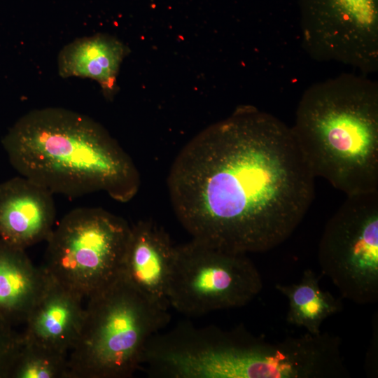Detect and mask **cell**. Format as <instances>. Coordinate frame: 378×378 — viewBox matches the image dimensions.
<instances>
[{
  "instance_id": "6da1fadb",
  "label": "cell",
  "mask_w": 378,
  "mask_h": 378,
  "mask_svg": "<svg viewBox=\"0 0 378 378\" xmlns=\"http://www.w3.org/2000/svg\"><path fill=\"white\" fill-rule=\"evenodd\" d=\"M315 178L290 127L244 106L189 141L167 182L192 239L246 254L270 251L293 234L312 202Z\"/></svg>"
},
{
  "instance_id": "7a4b0ae2",
  "label": "cell",
  "mask_w": 378,
  "mask_h": 378,
  "mask_svg": "<svg viewBox=\"0 0 378 378\" xmlns=\"http://www.w3.org/2000/svg\"><path fill=\"white\" fill-rule=\"evenodd\" d=\"M12 167L52 194L76 197L104 192L120 202L141 180L130 155L99 122L59 107L31 110L1 140Z\"/></svg>"
},
{
  "instance_id": "3957f363",
  "label": "cell",
  "mask_w": 378,
  "mask_h": 378,
  "mask_svg": "<svg viewBox=\"0 0 378 378\" xmlns=\"http://www.w3.org/2000/svg\"><path fill=\"white\" fill-rule=\"evenodd\" d=\"M313 174L346 195L378 191V84L344 73L312 85L290 127Z\"/></svg>"
},
{
  "instance_id": "277c9868",
  "label": "cell",
  "mask_w": 378,
  "mask_h": 378,
  "mask_svg": "<svg viewBox=\"0 0 378 378\" xmlns=\"http://www.w3.org/2000/svg\"><path fill=\"white\" fill-rule=\"evenodd\" d=\"M123 275L88 298L68 358L69 378H128L140 368L147 342L169 322Z\"/></svg>"
},
{
  "instance_id": "5b68a950",
  "label": "cell",
  "mask_w": 378,
  "mask_h": 378,
  "mask_svg": "<svg viewBox=\"0 0 378 378\" xmlns=\"http://www.w3.org/2000/svg\"><path fill=\"white\" fill-rule=\"evenodd\" d=\"M130 232L124 218L105 209H73L47 239L42 267L53 280L88 298L121 275Z\"/></svg>"
},
{
  "instance_id": "8992f818",
  "label": "cell",
  "mask_w": 378,
  "mask_h": 378,
  "mask_svg": "<svg viewBox=\"0 0 378 378\" xmlns=\"http://www.w3.org/2000/svg\"><path fill=\"white\" fill-rule=\"evenodd\" d=\"M260 274L246 254L192 239L175 247L169 305L188 316L241 307L260 292Z\"/></svg>"
},
{
  "instance_id": "52a82bcc",
  "label": "cell",
  "mask_w": 378,
  "mask_h": 378,
  "mask_svg": "<svg viewBox=\"0 0 378 378\" xmlns=\"http://www.w3.org/2000/svg\"><path fill=\"white\" fill-rule=\"evenodd\" d=\"M318 259L342 298L377 302L378 191L347 195L325 226Z\"/></svg>"
},
{
  "instance_id": "ba28073f",
  "label": "cell",
  "mask_w": 378,
  "mask_h": 378,
  "mask_svg": "<svg viewBox=\"0 0 378 378\" xmlns=\"http://www.w3.org/2000/svg\"><path fill=\"white\" fill-rule=\"evenodd\" d=\"M301 42L314 60L378 70V0H298Z\"/></svg>"
},
{
  "instance_id": "9c48e42d",
  "label": "cell",
  "mask_w": 378,
  "mask_h": 378,
  "mask_svg": "<svg viewBox=\"0 0 378 378\" xmlns=\"http://www.w3.org/2000/svg\"><path fill=\"white\" fill-rule=\"evenodd\" d=\"M52 195L21 176L0 183V238L22 249L47 241L56 217Z\"/></svg>"
},
{
  "instance_id": "30bf717a",
  "label": "cell",
  "mask_w": 378,
  "mask_h": 378,
  "mask_svg": "<svg viewBox=\"0 0 378 378\" xmlns=\"http://www.w3.org/2000/svg\"><path fill=\"white\" fill-rule=\"evenodd\" d=\"M176 246L155 222L140 220L131 226L122 274L144 296L168 310L169 282Z\"/></svg>"
},
{
  "instance_id": "8fae6325",
  "label": "cell",
  "mask_w": 378,
  "mask_h": 378,
  "mask_svg": "<svg viewBox=\"0 0 378 378\" xmlns=\"http://www.w3.org/2000/svg\"><path fill=\"white\" fill-rule=\"evenodd\" d=\"M83 298L49 276L44 291L24 323L23 340L67 354L82 326Z\"/></svg>"
},
{
  "instance_id": "7c38bea8",
  "label": "cell",
  "mask_w": 378,
  "mask_h": 378,
  "mask_svg": "<svg viewBox=\"0 0 378 378\" xmlns=\"http://www.w3.org/2000/svg\"><path fill=\"white\" fill-rule=\"evenodd\" d=\"M128 48L117 38L97 34L78 38L66 45L57 59L59 75L88 78L97 81L104 96L111 99L115 92L116 78Z\"/></svg>"
},
{
  "instance_id": "4fadbf2b",
  "label": "cell",
  "mask_w": 378,
  "mask_h": 378,
  "mask_svg": "<svg viewBox=\"0 0 378 378\" xmlns=\"http://www.w3.org/2000/svg\"><path fill=\"white\" fill-rule=\"evenodd\" d=\"M49 276L35 267L25 249L0 238V315L11 326L24 323Z\"/></svg>"
},
{
  "instance_id": "5bb4252c",
  "label": "cell",
  "mask_w": 378,
  "mask_h": 378,
  "mask_svg": "<svg viewBox=\"0 0 378 378\" xmlns=\"http://www.w3.org/2000/svg\"><path fill=\"white\" fill-rule=\"evenodd\" d=\"M275 288L288 301L286 322L312 335L321 333L324 320L343 309L340 299L321 288L318 276L312 270H304L298 283L276 284Z\"/></svg>"
},
{
  "instance_id": "9a60e30c",
  "label": "cell",
  "mask_w": 378,
  "mask_h": 378,
  "mask_svg": "<svg viewBox=\"0 0 378 378\" xmlns=\"http://www.w3.org/2000/svg\"><path fill=\"white\" fill-rule=\"evenodd\" d=\"M8 378H69L66 354L22 339Z\"/></svg>"
},
{
  "instance_id": "2e32d148",
  "label": "cell",
  "mask_w": 378,
  "mask_h": 378,
  "mask_svg": "<svg viewBox=\"0 0 378 378\" xmlns=\"http://www.w3.org/2000/svg\"><path fill=\"white\" fill-rule=\"evenodd\" d=\"M22 344V334L0 315V378H8Z\"/></svg>"
}]
</instances>
